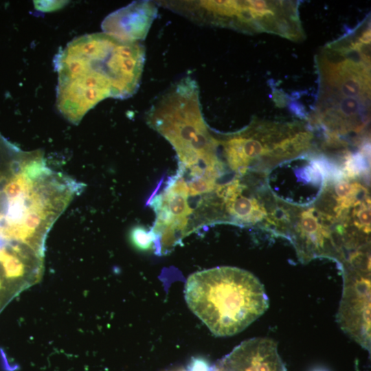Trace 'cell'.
<instances>
[{
    "instance_id": "1",
    "label": "cell",
    "mask_w": 371,
    "mask_h": 371,
    "mask_svg": "<svg viewBox=\"0 0 371 371\" xmlns=\"http://www.w3.org/2000/svg\"><path fill=\"white\" fill-rule=\"evenodd\" d=\"M80 182L48 166L0 134V249L28 247L44 255L53 225L80 194Z\"/></svg>"
},
{
    "instance_id": "2",
    "label": "cell",
    "mask_w": 371,
    "mask_h": 371,
    "mask_svg": "<svg viewBox=\"0 0 371 371\" xmlns=\"http://www.w3.org/2000/svg\"><path fill=\"white\" fill-rule=\"evenodd\" d=\"M318 93L312 120L334 148L368 144L370 117V17L315 58ZM362 147V146H361Z\"/></svg>"
},
{
    "instance_id": "3",
    "label": "cell",
    "mask_w": 371,
    "mask_h": 371,
    "mask_svg": "<svg viewBox=\"0 0 371 371\" xmlns=\"http://www.w3.org/2000/svg\"><path fill=\"white\" fill-rule=\"evenodd\" d=\"M145 56L139 42L123 41L104 32L74 39L56 60L58 110L78 124L104 99L133 95L139 86Z\"/></svg>"
},
{
    "instance_id": "4",
    "label": "cell",
    "mask_w": 371,
    "mask_h": 371,
    "mask_svg": "<svg viewBox=\"0 0 371 371\" xmlns=\"http://www.w3.org/2000/svg\"><path fill=\"white\" fill-rule=\"evenodd\" d=\"M188 306L213 335H236L269 307L263 284L251 273L218 267L192 273L186 284Z\"/></svg>"
},
{
    "instance_id": "5",
    "label": "cell",
    "mask_w": 371,
    "mask_h": 371,
    "mask_svg": "<svg viewBox=\"0 0 371 371\" xmlns=\"http://www.w3.org/2000/svg\"><path fill=\"white\" fill-rule=\"evenodd\" d=\"M148 124L174 148L180 168L222 165L216 152L218 139L203 117L196 80L185 77L158 98L146 113Z\"/></svg>"
},
{
    "instance_id": "6",
    "label": "cell",
    "mask_w": 371,
    "mask_h": 371,
    "mask_svg": "<svg viewBox=\"0 0 371 371\" xmlns=\"http://www.w3.org/2000/svg\"><path fill=\"white\" fill-rule=\"evenodd\" d=\"M313 133L302 122H280L254 118L245 128L218 140L229 167L238 177L265 173L279 163L309 150Z\"/></svg>"
},
{
    "instance_id": "7",
    "label": "cell",
    "mask_w": 371,
    "mask_h": 371,
    "mask_svg": "<svg viewBox=\"0 0 371 371\" xmlns=\"http://www.w3.org/2000/svg\"><path fill=\"white\" fill-rule=\"evenodd\" d=\"M299 5L297 1H186L179 3L178 11L198 22L297 42L306 36Z\"/></svg>"
},
{
    "instance_id": "8",
    "label": "cell",
    "mask_w": 371,
    "mask_h": 371,
    "mask_svg": "<svg viewBox=\"0 0 371 371\" xmlns=\"http://www.w3.org/2000/svg\"><path fill=\"white\" fill-rule=\"evenodd\" d=\"M341 267L344 289L337 315V322L346 333L370 350V261H349Z\"/></svg>"
},
{
    "instance_id": "9",
    "label": "cell",
    "mask_w": 371,
    "mask_h": 371,
    "mask_svg": "<svg viewBox=\"0 0 371 371\" xmlns=\"http://www.w3.org/2000/svg\"><path fill=\"white\" fill-rule=\"evenodd\" d=\"M189 190L186 179L179 172L169 179L164 189L150 201L156 214L151 229L159 254L172 249L188 233L189 216L193 212L188 202Z\"/></svg>"
},
{
    "instance_id": "10",
    "label": "cell",
    "mask_w": 371,
    "mask_h": 371,
    "mask_svg": "<svg viewBox=\"0 0 371 371\" xmlns=\"http://www.w3.org/2000/svg\"><path fill=\"white\" fill-rule=\"evenodd\" d=\"M264 190L262 193L253 194L248 190L247 185L242 183L238 177L228 183L218 186L215 192L221 200V206L224 207L225 216L230 222L245 225L265 223V227H271L278 202L274 200L267 201V196Z\"/></svg>"
},
{
    "instance_id": "11",
    "label": "cell",
    "mask_w": 371,
    "mask_h": 371,
    "mask_svg": "<svg viewBox=\"0 0 371 371\" xmlns=\"http://www.w3.org/2000/svg\"><path fill=\"white\" fill-rule=\"evenodd\" d=\"M215 368L216 371H286L276 342L263 337L242 342Z\"/></svg>"
},
{
    "instance_id": "12",
    "label": "cell",
    "mask_w": 371,
    "mask_h": 371,
    "mask_svg": "<svg viewBox=\"0 0 371 371\" xmlns=\"http://www.w3.org/2000/svg\"><path fill=\"white\" fill-rule=\"evenodd\" d=\"M157 15V7L150 1H136L108 15L102 23L104 33L119 40H144Z\"/></svg>"
},
{
    "instance_id": "13",
    "label": "cell",
    "mask_w": 371,
    "mask_h": 371,
    "mask_svg": "<svg viewBox=\"0 0 371 371\" xmlns=\"http://www.w3.org/2000/svg\"><path fill=\"white\" fill-rule=\"evenodd\" d=\"M129 238L135 248L142 251L152 249L155 241L152 230H148L142 225H136L131 229Z\"/></svg>"
},
{
    "instance_id": "14",
    "label": "cell",
    "mask_w": 371,
    "mask_h": 371,
    "mask_svg": "<svg viewBox=\"0 0 371 371\" xmlns=\"http://www.w3.org/2000/svg\"><path fill=\"white\" fill-rule=\"evenodd\" d=\"M187 371H216L215 367L202 358H193L188 366Z\"/></svg>"
},
{
    "instance_id": "15",
    "label": "cell",
    "mask_w": 371,
    "mask_h": 371,
    "mask_svg": "<svg viewBox=\"0 0 371 371\" xmlns=\"http://www.w3.org/2000/svg\"><path fill=\"white\" fill-rule=\"evenodd\" d=\"M172 371H187V370H185V369H178V370H172Z\"/></svg>"
}]
</instances>
